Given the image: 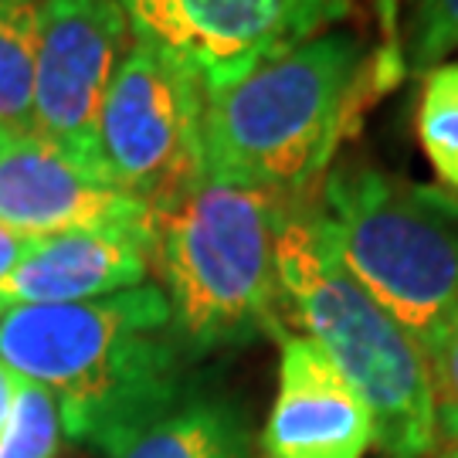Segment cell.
<instances>
[{"mask_svg":"<svg viewBox=\"0 0 458 458\" xmlns=\"http://www.w3.org/2000/svg\"><path fill=\"white\" fill-rule=\"evenodd\" d=\"M187 353L157 282L0 310V363L55 397L62 435L119 458L187 397Z\"/></svg>","mask_w":458,"mask_h":458,"instance_id":"cell-1","label":"cell"},{"mask_svg":"<svg viewBox=\"0 0 458 458\" xmlns=\"http://www.w3.org/2000/svg\"><path fill=\"white\" fill-rule=\"evenodd\" d=\"M363 45L323 31L221 82H200L204 170L295 204L323 187L360 98Z\"/></svg>","mask_w":458,"mask_h":458,"instance_id":"cell-2","label":"cell"},{"mask_svg":"<svg viewBox=\"0 0 458 458\" xmlns=\"http://www.w3.org/2000/svg\"><path fill=\"white\" fill-rule=\"evenodd\" d=\"M293 208L295 200L262 187L204 177L153 217V268L191 360L282 333L276 248Z\"/></svg>","mask_w":458,"mask_h":458,"instance_id":"cell-3","label":"cell"},{"mask_svg":"<svg viewBox=\"0 0 458 458\" xmlns=\"http://www.w3.org/2000/svg\"><path fill=\"white\" fill-rule=\"evenodd\" d=\"M278 289L310 336L363 397L384 458H428L438 445L421 344L346 272L316 214L293 208L278 231Z\"/></svg>","mask_w":458,"mask_h":458,"instance_id":"cell-4","label":"cell"},{"mask_svg":"<svg viewBox=\"0 0 458 458\" xmlns=\"http://www.w3.org/2000/svg\"><path fill=\"white\" fill-rule=\"evenodd\" d=\"M316 214L350 276L421 344L458 306V194L384 166L329 170Z\"/></svg>","mask_w":458,"mask_h":458,"instance_id":"cell-5","label":"cell"},{"mask_svg":"<svg viewBox=\"0 0 458 458\" xmlns=\"http://www.w3.org/2000/svg\"><path fill=\"white\" fill-rule=\"evenodd\" d=\"M98 164L119 194L160 217L204 183L200 79L132 34L98 113Z\"/></svg>","mask_w":458,"mask_h":458,"instance_id":"cell-6","label":"cell"},{"mask_svg":"<svg viewBox=\"0 0 458 458\" xmlns=\"http://www.w3.org/2000/svg\"><path fill=\"white\" fill-rule=\"evenodd\" d=\"M130 45L132 24L119 0H41L28 130L62 147L102 181L98 113Z\"/></svg>","mask_w":458,"mask_h":458,"instance_id":"cell-7","label":"cell"},{"mask_svg":"<svg viewBox=\"0 0 458 458\" xmlns=\"http://www.w3.org/2000/svg\"><path fill=\"white\" fill-rule=\"evenodd\" d=\"M132 34L221 82L276 51L333 31L353 0H126Z\"/></svg>","mask_w":458,"mask_h":458,"instance_id":"cell-8","label":"cell"},{"mask_svg":"<svg viewBox=\"0 0 458 458\" xmlns=\"http://www.w3.org/2000/svg\"><path fill=\"white\" fill-rule=\"evenodd\" d=\"M109 225H153V217L51 140L0 126V228L48 238Z\"/></svg>","mask_w":458,"mask_h":458,"instance_id":"cell-9","label":"cell"},{"mask_svg":"<svg viewBox=\"0 0 458 458\" xmlns=\"http://www.w3.org/2000/svg\"><path fill=\"white\" fill-rule=\"evenodd\" d=\"M278 387L262 458H367L374 418L363 397L302 333H278Z\"/></svg>","mask_w":458,"mask_h":458,"instance_id":"cell-10","label":"cell"},{"mask_svg":"<svg viewBox=\"0 0 458 458\" xmlns=\"http://www.w3.org/2000/svg\"><path fill=\"white\" fill-rule=\"evenodd\" d=\"M153 225H109L38 238L0 278V310L82 302L149 282Z\"/></svg>","mask_w":458,"mask_h":458,"instance_id":"cell-11","label":"cell"},{"mask_svg":"<svg viewBox=\"0 0 458 458\" xmlns=\"http://www.w3.org/2000/svg\"><path fill=\"white\" fill-rule=\"evenodd\" d=\"M119 458H251V428L225 397H183Z\"/></svg>","mask_w":458,"mask_h":458,"instance_id":"cell-12","label":"cell"},{"mask_svg":"<svg viewBox=\"0 0 458 458\" xmlns=\"http://www.w3.org/2000/svg\"><path fill=\"white\" fill-rule=\"evenodd\" d=\"M41 0H0V126H31Z\"/></svg>","mask_w":458,"mask_h":458,"instance_id":"cell-13","label":"cell"},{"mask_svg":"<svg viewBox=\"0 0 458 458\" xmlns=\"http://www.w3.org/2000/svg\"><path fill=\"white\" fill-rule=\"evenodd\" d=\"M414 130L438 183L458 194V62H438L425 72Z\"/></svg>","mask_w":458,"mask_h":458,"instance_id":"cell-14","label":"cell"},{"mask_svg":"<svg viewBox=\"0 0 458 458\" xmlns=\"http://www.w3.org/2000/svg\"><path fill=\"white\" fill-rule=\"evenodd\" d=\"M62 445L58 404L45 387L14 374V397L0 428V458H55Z\"/></svg>","mask_w":458,"mask_h":458,"instance_id":"cell-15","label":"cell"},{"mask_svg":"<svg viewBox=\"0 0 458 458\" xmlns=\"http://www.w3.org/2000/svg\"><path fill=\"white\" fill-rule=\"evenodd\" d=\"M438 438L458 445V306L421 340Z\"/></svg>","mask_w":458,"mask_h":458,"instance_id":"cell-16","label":"cell"},{"mask_svg":"<svg viewBox=\"0 0 458 458\" xmlns=\"http://www.w3.org/2000/svg\"><path fill=\"white\" fill-rule=\"evenodd\" d=\"M458 48V0H414L408 31V62L425 75Z\"/></svg>","mask_w":458,"mask_h":458,"instance_id":"cell-17","label":"cell"},{"mask_svg":"<svg viewBox=\"0 0 458 458\" xmlns=\"http://www.w3.org/2000/svg\"><path fill=\"white\" fill-rule=\"evenodd\" d=\"M34 242H38V238H28V234L0 228V278L7 276V272L28 255V248H31Z\"/></svg>","mask_w":458,"mask_h":458,"instance_id":"cell-18","label":"cell"},{"mask_svg":"<svg viewBox=\"0 0 458 458\" xmlns=\"http://www.w3.org/2000/svg\"><path fill=\"white\" fill-rule=\"evenodd\" d=\"M11 397H14V370L0 363V428L7 421V411H11Z\"/></svg>","mask_w":458,"mask_h":458,"instance_id":"cell-19","label":"cell"},{"mask_svg":"<svg viewBox=\"0 0 458 458\" xmlns=\"http://www.w3.org/2000/svg\"><path fill=\"white\" fill-rule=\"evenodd\" d=\"M438 458H458V445H452V448H448L445 455H438Z\"/></svg>","mask_w":458,"mask_h":458,"instance_id":"cell-20","label":"cell"},{"mask_svg":"<svg viewBox=\"0 0 458 458\" xmlns=\"http://www.w3.org/2000/svg\"><path fill=\"white\" fill-rule=\"evenodd\" d=\"M119 4H126V0H119Z\"/></svg>","mask_w":458,"mask_h":458,"instance_id":"cell-21","label":"cell"}]
</instances>
